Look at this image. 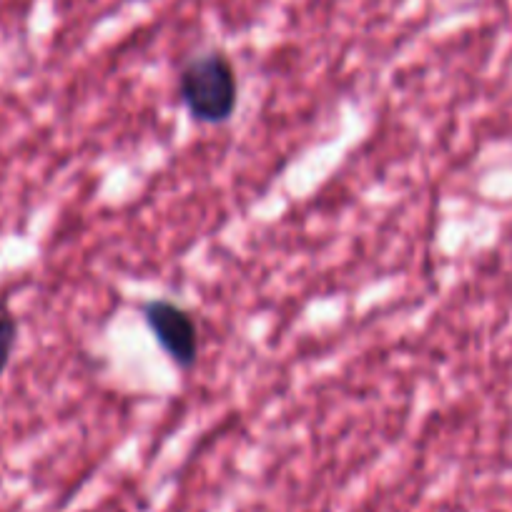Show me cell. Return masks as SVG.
I'll return each instance as SVG.
<instances>
[{
    "label": "cell",
    "mask_w": 512,
    "mask_h": 512,
    "mask_svg": "<svg viewBox=\"0 0 512 512\" xmlns=\"http://www.w3.org/2000/svg\"><path fill=\"white\" fill-rule=\"evenodd\" d=\"M144 319L151 334L179 367H191L199 357V329L186 309L166 299H154L144 307Z\"/></svg>",
    "instance_id": "2"
},
{
    "label": "cell",
    "mask_w": 512,
    "mask_h": 512,
    "mask_svg": "<svg viewBox=\"0 0 512 512\" xmlns=\"http://www.w3.org/2000/svg\"><path fill=\"white\" fill-rule=\"evenodd\" d=\"M18 339V322L6 307H0V372L11 362L13 347Z\"/></svg>",
    "instance_id": "3"
},
{
    "label": "cell",
    "mask_w": 512,
    "mask_h": 512,
    "mask_svg": "<svg viewBox=\"0 0 512 512\" xmlns=\"http://www.w3.org/2000/svg\"><path fill=\"white\" fill-rule=\"evenodd\" d=\"M236 83L234 66L224 53H204L184 66L179 76V98L199 123H224L229 121L236 108Z\"/></svg>",
    "instance_id": "1"
}]
</instances>
